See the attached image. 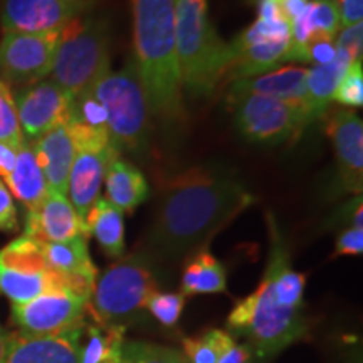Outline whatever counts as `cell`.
Masks as SVG:
<instances>
[{"label": "cell", "instance_id": "1", "mask_svg": "<svg viewBox=\"0 0 363 363\" xmlns=\"http://www.w3.org/2000/svg\"><path fill=\"white\" fill-rule=\"evenodd\" d=\"M254 203L238 180L208 170H189L167 182L142 254L172 264L207 246L208 240Z\"/></svg>", "mask_w": 363, "mask_h": 363}, {"label": "cell", "instance_id": "2", "mask_svg": "<svg viewBox=\"0 0 363 363\" xmlns=\"http://www.w3.org/2000/svg\"><path fill=\"white\" fill-rule=\"evenodd\" d=\"M269 234V259L261 284L227 318L229 330L246 338L261 358L278 355L308 331L303 315L306 278L291 267L289 251L271 216Z\"/></svg>", "mask_w": 363, "mask_h": 363}, {"label": "cell", "instance_id": "3", "mask_svg": "<svg viewBox=\"0 0 363 363\" xmlns=\"http://www.w3.org/2000/svg\"><path fill=\"white\" fill-rule=\"evenodd\" d=\"M135 67L150 115L165 125L185 120L177 52L175 0H131Z\"/></svg>", "mask_w": 363, "mask_h": 363}, {"label": "cell", "instance_id": "4", "mask_svg": "<svg viewBox=\"0 0 363 363\" xmlns=\"http://www.w3.org/2000/svg\"><path fill=\"white\" fill-rule=\"evenodd\" d=\"M175 35L182 86L208 96L225 79L230 49L208 19L207 0H175Z\"/></svg>", "mask_w": 363, "mask_h": 363}, {"label": "cell", "instance_id": "5", "mask_svg": "<svg viewBox=\"0 0 363 363\" xmlns=\"http://www.w3.org/2000/svg\"><path fill=\"white\" fill-rule=\"evenodd\" d=\"M111 34L103 17L81 16L61 29L51 79L72 98L111 71Z\"/></svg>", "mask_w": 363, "mask_h": 363}, {"label": "cell", "instance_id": "6", "mask_svg": "<svg viewBox=\"0 0 363 363\" xmlns=\"http://www.w3.org/2000/svg\"><path fill=\"white\" fill-rule=\"evenodd\" d=\"M158 291L153 264L142 252L120 257L96 279L88 313L103 323L128 328L140 320L150 294Z\"/></svg>", "mask_w": 363, "mask_h": 363}, {"label": "cell", "instance_id": "7", "mask_svg": "<svg viewBox=\"0 0 363 363\" xmlns=\"http://www.w3.org/2000/svg\"><path fill=\"white\" fill-rule=\"evenodd\" d=\"M106 113L110 140L120 150H140L147 143L150 108L133 59L120 71H110L89 89Z\"/></svg>", "mask_w": 363, "mask_h": 363}, {"label": "cell", "instance_id": "8", "mask_svg": "<svg viewBox=\"0 0 363 363\" xmlns=\"http://www.w3.org/2000/svg\"><path fill=\"white\" fill-rule=\"evenodd\" d=\"M233 110L235 128L254 143L279 145L294 142L308 125L310 118L291 104L262 94H227Z\"/></svg>", "mask_w": 363, "mask_h": 363}, {"label": "cell", "instance_id": "9", "mask_svg": "<svg viewBox=\"0 0 363 363\" xmlns=\"http://www.w3.org/2000/svg\"><path fill=\"white\" fill-rule=\"evenodd\" d=\"M291 48V27L286 19H261L229 44L230 62L227 81L254 78L274 69L288 59Z\"/></svg>", "mask_w": 363, "mask_h": 363}, {"label": "cell", "instance_id": "10", "mask_svg": "<svg viewBox=\"0 0 363 363\" xmlns=\"http://www.w3.org/2000/svg\"><path fill=\"white\" fill-rule=\"evenodd\" d=\"M61 29L51 33H6L0 40V79L7 86L39 83L52 71Z\"/></svg>", "mask_w": 363, "mask_h": 363}, {"label": "cell", "instance_id": "11", "mask_svg": "<svg viewBox=\"0 0 363 363\" xmlns=\"http://www.w3.org/2000/svg\"><path fill=\"white\" fill-rule=\"evenodd\" d=\"M88 301L69 291H48L12 305V321L26 337H57L86 325Z\"/></svg>", "mask_w": 363, "mask_h": 363}, {"label": "cell", "instance_id": "12", "mask_svg": "<svg viewBox=\"0 0 363 363\" xmlns=\"http://www.w3.org/2000/svg\"><path fill=\"white\" fill-rule=\"evenodd\" d=\"M72 99L71 94L48 78L21 88L13 101L26 143H33L56 126L67 123Z\"/></svg>", "mask_w": 363, "mask_h": 363}, {"label": "cell", "instance_id": "13", "mask_svg": "<svg viewBox=\"0 0 363 363\" xmlns=\"http://www.w3.org/2000/svg\"><path fill=\"white\" fill-rule=\"evenodd\" d=\"M98 0H4L0 22L6 33H51L86 16Z\"/></svg>", "mask_w": 363, "mask_h": 363}, {"label": "cell", "instance_id": "14", "mask_svg": "<svg viewBox=\"0 0 363 363\" xmlns=\"http://www.w3.org/2000/svg\"><path fill=\"white\" fill-rule=\"evenodd\" d=\"M333 143L338 179L345 192L360 195L363 189V121L352 110L335 111L326 125Z\"/></svg>", "mask_w": 363, "mask_h": 363}, {"label": "cell", "instance_id": "15", "mask_svg": "<svg viewBox=\"0 0 363 363\" xmlns=\"http://www.w3.org/2000/svg\"><path fill=\"white\" fill-rule=\"evenodd\" d=\"M118 157L120 152L113 143L104 147L78 148L67 179L66 195L83 220L99 199L108 167Z\"/></svg>", "mask_w": 363, "mask_h": 363}, {"label": "cell", "instance_id": "16", "mask_svg": "<svg viewBox=\"0 0 363 363\" xmlns=\"http://www.w3.org/2000/svg\"><path fill=\"white\" fill-rule=\"evenodd\" d=\"M24 235L39 242H67L76 238H88L81 219L67 195L49 190L44 201L27 211Z\"/></svg>", "mask_w": 363, "mask_h": 363}, {"label": "cell", "instance_id": "17", "mask_svg": "<svg viewBox=\"0 0 363 363\" xmlns=\"http://www.w3.org/2000/svg\"><path fill=\"white\" fill-rule=\"evenodd\" d=\"M48 266L65 281L66 289L89 303L98 269L91 259L86 238H76L67 242H43Z\"/></svg>", "mask_w": 363, "mask_h": 363}, {"label": "cell", "instance_id": "18", "mask_svg": "<svg viewBox=\"0 0 363 363\" xmlns=\"http://www.w3.org/2000/svg\"><path fill=\"white\" fill-rule=\"evenodd\" d=\"M306 76L308 67L303 66H283L279 69H272L264 74L254 76V78L233 81L227 94H262L281 99V101L298 108L310 118L308 110V94H306ZM313 123V121H311Z\"/></svg>", "mask_w": 363, "mask_h": 363}, {"label": "cell", "instance_id": "19", "mask_svg": "<svg viewBox=\"0 0 363 363\" xmlns=\"http://www.w3.org/2000/svg\"><path fill=\"white\" fill-rule=\"evenodd\" d=\"M83 328L57 337H9L6 363H81Z\"/></svg>", "mask_w": 363, "mask_h": 363}, {"label": "cell", "instance_id": "20", "mask_svg": "<svg viewBox=\"0 0 363 363\" xmlns=\"http://www.w3.org/2000/svg\"><path fill=\"white\" fill-rule=\"evenodd\" d=\"M33 145L38 163L43 170L48 189L52 192H67V179L74 162L78 147L67 123L59 125L48 133L39 136Z\"/></svg>", "mask_w": 363, "mask_h": 363}, {"label": "cell", "instance_id": "21", "mask_svg": "<svg viewBox=\"0 0 363 363\" xmlns=\"http://www.w3.org/2000/svg\"><path fill=\"white\" fill-rule=\"evenodd\" d=\"M6 185L12 197L24 203L27 211H33L48 195V182L44 179L33 145L26 143L17 150L16 165L6 179Z\"/></svg>", "mask_w": 363, "mask_h": 363}, {"label": "cell", "instance_id": "22", "mask_svg": "<svg viewBox=\"0 0 363 363\" xmlns=\"http://www.w3.org/2000/svg\"><path fill=\"white\" fill-rule=\"evenodd\" d=\"M104 184H106V201L120 208L123 214L133 212L150 195L148 184L142 172L120 158L110 163L104 175Z\"/></svg>", "mask_w": 363, "mask_h": 363}, {"label": "cell", "instance_id": "23", "mask_svg": "<svg viewBox=\"0 0 363 363\" xmlns=\"http://www.w3.org/2000/svg\"><path fill=\"white\" fill-rule=\"evenodd\" d=\"M86 234L98 240L106 256L120 259L125 256V220L123 212L108 202L98 199L84 219Z\"/></svg>", "mask_w": 363, "mask_h": 363}, {"label": "cell", "instance_id": "24", "mask_svg": "<svg viewBox=\"0 0 363 363\" xmlns=\"http://www.w3.org/2000/svg\"><path fill=\"white\" fill-rule=\"evenodd\" d=\"M350 57L342 51H337V57L328 65L313 66L308 69L306 76V94L308 110L311 121L320 120L328 113L330 103L333 101V94L337 91L340 79L350 66Z\"/></svg>", "mask_w": 363, "mask_h": 363}, {"label": "cell", "instance_id": "25", "mask_svg": "<svg viewBox=\"0 0 363 363\" xmlns=\"http://www.w3.org/2000/svg\"><path fill=\"white\" fill-rule=\"evenodd\" d=\"M89 316L91 321L84 325L86 342L81 338V363H121L125 328Z\"/></svg>", "mask_w": 363, "mask_h": 363}, {"label": "cell", "instance_id": "26", "mask_svg": "<svg viewBox=\"0 0 363 363\" xmlns=\"http://www.w3.org/2000/svg\"><path fill=\"white\" fill-rule=\"evenodd\" d=\"M225 289L227 276L222 262L206 249L194 254L182 274V294H216L225 293Z\"/></svg>", "mask_w": 363, "mask_h": 363}, {"label": "cell", "instance_id": "27", "mask_svg": "<svg viewBox=\"0 0 363 363\" xmlns=\"http://www.w3.org/2000/svg\"><path fill=\"white\" fill-rule=\"evenodd\" d=\"M0 269L16 274L33 276L48 272L43 242L27 235H21L0 251Z\"/></svg>", "mask_w": 363, "mask_h": 363}, {"label": "cell", "instance_id": "28", "mask_svg": "<svg viewBox=\"0 0 363 363\" xmlns=\"http://www.w3.org/2000/svg\"><path fill=\"white\" fill-rule=\"evenodd\" d=\"M308 17L313 29V39H337L342 29L338 6L335 0H313L308 2Z\"/></svg>", "mask_w": 363, "mask_h": 363}, {"label": "cell", "instance_id": "29", "mask_svg": "<svg viewBox=\"0 0 363 363\" xmlns=\"http://www.w3.org/2000/svg\"><path fill=\"white\" fill-rule=\"evenodd\" d=\"M0 142L12 145L17 150L26 145L11 86H7L2 79H0Z\"/></svg>", "mask_w": 363, "mask_h": 363}, {"label": "cell", "instance_id": "30", "mask_svg": "<svg viewBox=\"0 0 363 363\" xmlns=\"http://www.w3.org/2000/svg\"><path fill=\"white\" fill-rule=\"evenodd\" d=\"M121 363H187L180 352L145 342H125Z\"/></svg>", "mask_w": 363, "mask_h": 363}, {"label": "cell", "instance_id": "31", "mask_svg": "<svg viewBox=\"0 0 363 363\" xmlns=\"http://www.w3.org/2000/svg\"><path fill=\"white\" fill-rule=\"evenodd\" d=\"M184 306L185 296L182 293L155 291L150 294L145 310L150 311V315L163 326H174L179 321Z\"/></svg>", "mask_w": 363, "mask_h": 363}, {"label": "cell", "instance_id": "32", "mask_svg": "<svg viewBox=\"0 0 363 363\" xmlns=\"http://www.w3.org/2000/svg\"><path fill=\"white\" fill-rule=\"evenodd\" d=\"M333 101L343 106L362 108L363 104V69L362 62H350L348 69L345 71L343 78L340 79L337 91L333 94Z\"/></svg>", "mask_w": 363, "mask_h": 363}, {"label": "cell", "instance_id": "33", "mask_svg": "<svg viewBox=\"0 0 363 363\" xmlns=\"http://www.w3.org/2000/svg\"><path fill=\"white\" fill-rule=\"evenodd\" d=\"M217 333L219 330H208L199 338L182 340L187 363H217Z\"/></svg>", "mask_w": 363, "mask_h": 363}, {"label": "cell", "instance_id": "34", "mask_svg": "<svg viewBox=\"0 0 363 363\" xmlns=\"http://www.w3.org/2000/svg\"><path fill=\"white\" fill-rule=\"evenodd\" d=\"M217 363H251V348L247 345H240L234 340L233 335L219 330L217 333Z\"/></svg>", "mask_w": 363, "mask_h": 363}, {"label": "cell", "instance_id": "35", "mask_svg": "<svg viewBox=\"0 0 363 363\" xmlns=\"http://www.w3.org/2000/svg\"><path fill=\"white\" fill-rule=\"evenodd\" d=\"M337 51H342L350 57L352 62H362L363 52V24L348 26L340 29L335 39Z\"/></svg>", "mask_w": 363, "mask_h": 363}, {"label": "cell", "instance_id": "36", "mask_svg": "<svg viewBox=\"0 0 363 363\" xmlns=\"http://www.w3.org/2000/svg\"><path fill=\"white\" fill-rule=\"evenodd\" d=\"M337 57V45L335 39L315 38L306 45V62H313L315 66H323Z\"/></svg>", "mask_w": 363, "mask_h": 363}, {"label": "cell", "instance_id": "37", "mask_svg": "<svg viewBox=\"0 0 363 363\" xmlns=\"http://www.w3.org/2000/svg\"><path fill=\"white\" fill-rule=\"evenodd\" d=\"M17 229H19V219H17V208L16 203H13V197L9 192L4 180L0 179V230L16 233Z\"/></svg>", "mask_w": 363, "mask_h": 363}, {"label": "cell", "instance_id": "38", "mask_svg": "<svg viewBox=\"0 0 363 363\" xmlns=\"http://www.w3.org/2000/svg\"><path fill=\"white\" fill-rule=\"evenodd\" d=\"M363 251V227H348L338 235L335 256H360Z\"/></svg>", "mask_w": 363, "mask_h": 363}, {"label": "cell", "instance_id": "39", "mask_svg": "<svg viewBox=\"0 0 363 363\" xmlns=\"http://www.w3.org/2000/svg\"><path fill=\"white\" fill-rule=\"evenodd\" d=\"M343 27L360 24L363 19V0H335Z\"/></svg>", "mask_w": 363, "mask_h": 363}, {"label": "cell", "instance_id": "40", "mask_svg": "<svg viewBox=\"0 0 363 363\" xmlns=\"http://www.w3.org/2000/svg\"><path fill=\"white\" fill-rule=\"evenodd\" d=\"M279 11L286 21L291 24L294 19L301 16L308 6V0H278Z\"/></svg>", "mask_w": 363, "mask_h": 363}, {"label": "cell", "instance_id": "41", "mask_svg": "<svg viewBox=\"0 0 363 363\" xmlns=\"http://www.w3.org/2000/svg\"><path fill=\"white\" fill-rule=\"evenodd\" d=\"M16 157H17V148H13L12 145L0 142V177L6 179L11 174L13 165H16Z\"/></svg>", "mask_w": 363, "mask_h": 363}, {"label": "cell", "instance_id": "42", "mask_svg": "<svg viewBox=\"0 0 363 363\" xmlns=\"http://www.w3.org/2000/svg\"><path fill=\"white\" fill-rule=\"evenodd\" d=\"M9 352V335L4 331L2 326H0V363H6Z\"/></svg>", "mask_w": 363, "mask_h": 363}]
</instances>
